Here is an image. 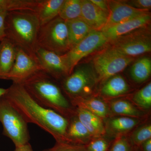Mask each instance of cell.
Masks as SVG:
<instances>
[{"mask_svg": "<svg viewBox=\"0 0 151 151\" xmlns=\"http://www.w3.org/2000/svg\"><path fill=\"white\" fill-rule=\"evenodd\" d=\"M35 55L42 71L54 79L65 78L70 74L64 55H59L38 47Z\"/></svg>", "mask_w": 151, "mask_h": 151, "instance_id": "11", "label": "cell"}, {"mask_svg": "<svg viewBox=\"0 0 151 151\" xmlns=\"http://www.w3.org/2000/svg\"><path fill=\"white\" fill-rule=\"evenodd\" d=\"M37 45L38 47L59 55L67 53L70 47L66 21L58 17L41 26Z\"/></svg>", "mask_w": 151, "mask_h": 151, "instance_id": "4", "label": "cell"}, {"mask_svg": "<svg viewBox=\"0 0 151 151\" xmlns=\"http://www.w3.org/2000/svg\"><path fill=\"white\" fill-rule=\"evenodd\" d=\"M109 108L113 113L123 116L139 119L144 114L142 111L127 100H118L112 101Z\"/></svg>", "mask_w": 151, "mask_h": 151, "instance_id": "24", "label": "cell"}, {"mask_svg": "<svg viewBox=\"0 0 151 151\" xmlns=\"http://www.w3.org/2000/svg\"><path fill=\"white\" fill-rule=\"evenodd\" d=\"M150 139H151V126L150 124L139 127L133 132L131 137L132 143L137 146H140Z\"/></svg>", "mask_w": 151, "mask_h": 151, "instance_id": "28", "label": "cell"}, {"mask_svg": "<svg viewBox=\"0 0 151 151\" xmlns=\"http://www.w3.org/2000/svg\"><path fill=\"white\" fill-rule=\"evenodd\" d=\"M64 1V0H37L35 12L41 26L58 17Z\"/></svg>", "mask_w": 151, "mask_h": 151, "instance_id": "17", "label": "cell"}, {"mask_svg": "<svg viewBox=\"0 0 151 151\" xmlns=\"http://www.w3.org/2000/svg\"><path fill=\"white\" fill-rule=\"evenodd\" d=\"M110 151H131V147L127 138L122 135L116 138Z\"/></svg>", "mask_w": 151, "mask_h": 151, "instance_id": "31", "label": "cell"}, {"mask_svg": "<svg viewBox=\"0 0 151 151\" xmlns=\"http://www.w3.org/2000/svg\"><path fill=\"white\" fill-rule=\"evenodd\" d=\"M127 81L122 76L116 75L105 81L101 89L102 95L108 97H116L123 95L129 90Z\"/></svg>", "mask_w": 151, "mask_h": 151, "instance_id": "22", "label": "cell"}, {"mask_svg": "<svg viewBox=\"0 0 151 151\" xmlns=\"http://www.w3.org/2000/svg\"><path fill=\"white\" fill-rule=\"evenodd\" d=\"M150 21V14L147 12L113 25L102 32L108 39V42H111L136 30L147 26Z\"/></svg>", "mask_w": 151, "mask_h": 151, "instance_id": "12", "label": "cell"}, {"mask_svg": "<svg viewBox=\"0 0 151 151\" xmlns=\"http://www.w3.org/2000/svg\"><path fill=\"white\" fill-rule=\"evenodd\" d=\"M85 147L87 151H108L109 143L103 137L94 138Z\"/></svg>", "mask_w": 151, "mask_h": 151, "instance_id": "30", "label": "cell"}, {"mask_svg": "<svg viewBox=\"0 0 151 151\" xmlns=\"http://www.w3.org/2000/svg\"><path fill=\"white\" fill-rule=\"evenodd\" d=\"M7 89H4V88H0V97L2 96L4 94H5L6 92Z\"/></svg>", "mask_w": 151, "mask_h": 151, "instance_id": "37", "label": "cell"}, {"mask_svg": "<svg viewBox=\"0 0 151 151\" xmlns=\"http://www.w3.org/2000/svg\"><path fill=\"white\" fill-rule=\"evenodd\" d=\"M108 42V39L103 32L93 30L79 43L67 53L63 54L70 74L73 72L76 65L82 58L102 47Z\"/></svg>", "mask_w": 151, "mask_h": 151, "instance_id": "9", "label": "cell"}, {"mask_svg": "<svg viewBox=\"0 0 151 151\" xmlns=\"http://www.w3.org/2000/svg\"><path fill=\"white\" fill-rule=\"evenodd\" d=\"M135 105L143 109H149L151 106V83H148L136 92L133 97Z\"/></svg>", "mask_w": 151, "mask_h": 151, "instance_id": "27", "label": "cell"}, {"mask_svg": "<svg viewBox=\"0 0 151 151\" xmlns=\"http://www.w3.org/2000/svg\"><path fill=\"white\" fill-rule=\"evenodd\" d=\"M139 119L133 117L122 116L108 120L105 130L112 134L118 136L129 132L139 123Z\"/></svg>", "mask_w": 151, "mask_h": 151, "instance_id": "19", "label": "cell"}, {"mask_svg": "<svg viewBox=\"0 0 151 151\" xmlns=\"http://www.w3.org/2000/svg\"><path fill=\"white\" fill-rule=\"evenodd\" d=\"M134 8L149 11L151 7V0H134L125 2Z\"/></svg>", "mask_w": 151, "mask_h": 151, "instance_id": "32", "label": "cell"}, {"mask_svg": "<svg viewBox=\"0 0 151 151\" xmlns=\"http://www.w3.org/2000/svg\"><path fill=\"white\" fill-rule=\"evenodd\" d=\"M40 27L39 20L33 11L9 12L5 21V38L17 48L36 56L37 41Z\"/></svg>", "mask_w": 151, "mask_h": 151, "instance_id": "3", "label": "cell"}, {"mask_svg": "<svg viewBox=\"0 0 151 151\" xmlns=\"http://www.w3.org/2000/svg\"><path fill=\"white\" fill-rule=\"evenodd\" d=\"M97 80L92 70L82 67L64 78L63 88L70 101L76 97H85V95L90 93Z\"/></svg>", "mask_w": 151, "mask_h": 151, "instance_id": "8", "label": "cell"}, {"mask_svg": "<svg viewBox=\"0 0 151 151\" xmlns=\"http://www.w3.org/2000/svg\"><path fill=\"white\" fill-rule=\"evenodd\" d=\"M151 73V60L147 57L138 60L134 63L130 70L132 79L138 83L146 81L150 76Z\"/></svg>", "mask_w": 151, "mask_h": 151, "instance_id": "23", "label": "cell"}, {"mask_svg": "<svg viewBox=\"0 0 151 151\" xmlns=\"http://www.w3.org/2000/svg\"><path fill=\"white\" fill-rule=\"evenodd\" d=\"M112 49L126 56L134 58L151 50L150 34L147 27L141 28L111 42Z\"/></svg>", "mask_w": 151, "mask_h": 151, "instance_id": "7", "label": "cell"}, {"mask_svg": "<svg viewBox=\"0 0 151 151\" xmlns=\"http://www.w3.org/2000/svg\"><path fill=\"white\" fill-rule=\"evenodd\" d=\"M0 122L3 135L12 141L15 147L29 143L28 124L3 96L0 97Z\"/></svg>", "mask_w": 151, "mask_h": 151, "instance_id": "5", "label": "cell"}, {"mask_svg": "<svg viewBox=\"0 0 151 151\" xmlns=\"http://www.w3.org/2000/svg\"><path fill=\"white\" fill-rule=\"evenodd\" d=\"M98 8L109 14V9L108 1L104 0H90Z\"/></svg>", "mask_w": 151, "mask_h": 151, "instance_id": "33", "label": "cell"}, {"mask_svg": "<svg viewBox=\"0 0 151 151\" xmlns=\"http://www.w3.org/2000/svg\"><path fill=\"white\" fill-rule=\"evenodd\" d=\"M66 22L68 29L70 49L93 30L80 18Z\"/></svg>", "mask_w": 151, "mask_h": 151, "instance_id": "21", "label": "cell"}, {"mask_svg": "<svg viewBox=\"0 0 151 151\" xmlns=\"http://www.w3.org/2000/svg\"><path fill=\"white\" fill-rule=\"evenodd\" d=\"M40 71H42V68L36 56H32L17 47L15 60L12 69L1 79L11 80L14 84H22Z\"/></svg>", "mask_w": 151, "mask_h": 151, "instance_id": "10", "label": "cell"}, {"mask_svg": "<svg viewBox=\"0 0 151 151\" xmlns=\"http://www.w3.org/2000/svg\"><path fill=\"white\" fill-rule=\"evenodd\" d=\"M0 43H1V41H0Z\"/></svg>", "mask_w": 151, "mask_h": 151, "instance_id": "38", "label": "cell"}, {"mask_svg": "<svg viewBox=\"0 0 151 151\" xmlns=\"http://www.w3.org/2000/svg\"><path fill=\"white\" fill-rule=\"evenodd\" d=\"M42 151H87L85 146L71 143L56 142L53 147Z\"/></svg>", "mask_w": 151, "mask_h": 151, "instance_id": "29", "label": "cell"}, {"mask_svg": "<svg viewBox=\"0 0 151 151\" xmlns=\"http://www.w3.org/2000/svg\"><path fill=\"white\" fill-rule=\"evenodd\" d=\"M3 96L27 124H35L40 127L50 134L56 142L70 143L67 135L69 120L38 104L22 85L12 83Z\"/></svg>", "mask_w": 151, "mask_h": 151, "instance_id": "1", "label": "cell"}, {"mask_svg": "<svg viewBox=\"0 0 151 151\" xmlns=\"http://www.w3.org/2000/svg\"><path fill=\"white\" fill-rule=\"evenodd\" d=\"M81 8V0H64L58 17L65 21L79 18Z\"/></svg>", "mask_w": 151, "mask_h": 151, "instance_id": "26", "label": "cell"}, {"mask_svg": "<svg viewBox=\"0 0 151 151\" xmlns=\"http://www.w3.org/2000/svg\"><path fill=\"white\" fill-rule=\"evenodd\" d=\"M75 108H83L94 113L102 119L110 114V108L105 101L96 97H78L70 101Z\"/></svg>", "mask_w": 151, "mask_h": 151, "instance_id": "16", "label": "cell"}, {"mask_svg": "<svg viewBox=\"0 0 151 151\" xmlns=\"http://www.w3.org/2000/svg\"><path fill=\"white\" fill-rule=\"evenodd\" d=\"M143 151H151V139H149L141 145Z\"/></svg>", "mask_w": 151, "mask_h": 151, "instance_id": "36", "label": "cell"}, {"mask_svg": "<svg viewBox=\"0 0 151 151\" xmlns=\"http://www.w3.org/2000/svg\"><path fill=\"white\" fill-rule=\"evenodd\" d=\"M75 115L89 131L93 139L102 137L106 133L103 119L90 111L75 108Z\"/></svg>", "mask_w": 151, "mask_h": 151, "instance_id": "15", "label": "cell"}, {"mask_svg": "<svg viewBox=\"0 0 151 151\" xmlns=\"http://www.w3.org/2000/svg\"><path fill=\"white\" fill-rule=\"evenodd\" d=\"M14 151H33L30 144L29 143L26 144L24 145L15 147Z\"/></svg>", "mask_w": 151, "mask_h": 151, "instance_id": "35", "label": "cell"}, {"mask_svg": "<svg viewBox=\"0 0 151 151\" xmlns=\"http://www.w3.org/2000/svg\"><path fill=\"white\" fill-rule=\"evenodd\" d=\"M67 135L69 143L75 145L85 146L93 139L89 131L76 116L69 120Z\"/></svg>", "mask_w": 151, "mask_h": 151, "instance_id": "18", "label": "cell"}, {"mask_svg": "<svg viewBox=\"0 0 151 151\" xmlns=\"http://www.w3.org/2000/svg\"><path fill=\"white\" fill-rule=\"evenodd\" d=\"M108 15L94 5L90 0H81L80 18L92 29L102 31L108 21Z\"/></svg>", "mask_w": 151, "mask_h": 151, "instance_id": "14", "label": "cell"}, {"mask_svg": "<svg viewBox=\"0 0 151 151\" xmlns=\"http://www.w3.org/2000/svg\"><path fill=\"white\" fill-rule=\"evenodd\" d=\"M108 2L109 9L108 21L102 31L113 25L149 12L134 8L124 1H108Z\"/></svg>", "mask_w": 151, "mask_h": 151, "instance_id": "13", "label": "cell"}, {"mask_svg": "<svg viewBox=\"0 0 151 151\" xmlns=\"http://www.w3.org/2000/svg\"><path fill=\"white\" fill-rule=\"evenodd\" d=\"M134 60L109 47L97 54L93 59L97 80L105 82L124 70Z\"/></svg>", "mask_w": 151, "mask_h": 151, "instance_id": "6", "label": "cell"}, {"mask_svg": "<svg viewBox=\"0 0 151 151\" xmlns=\"http://www.w3.org/2000/svg\"><path fill=\"white\" fill-rule=\"evenodd\" d=\"M37 0H0V11L29 10L35 12Z\"/></svg>", "mask_w": 151, "mask_h": 151, "instance_id": "25", "label": "cell"}, {"mask_svg": "<svg viewBox=\"0 0 151 151\" xmlns=\"http://www.w3.org/2000/svg\"><path fill=\"white\" fill-rule=\"evenodd\" d=\"M7 13L6 12H0V41L5 38V21Z\"/></svg>", "mask_w": 151, "mask_h": 151, "instance_id": "34", "label": "cell"}, {"mask_svg": "<svg viewBox=\"0 0 151 151\" xmlns=\"http://www.w3.org/2000/svg\"><path fill=\"white\" fill-rule=\"evenodd\" d=\"M17 47L6 38L0 43V79L10 71L16 56Z\"/></svg>", "mask_w": 151, "mask_h": 151, "instance_id": "20", "label": "cell"}, {"mask_svg": "<svg viewBox=\"0 0 151 151\" xmlns=\"http://www.w3.org/2000/svg\"><path fill=\"white\" fill-rule=\"evenodd\" d=\"M54 79L45 72L40 71L21 84L38 104L55 111L69 120L76 116V108Z\"/></svg>", "mask_w": 151, "mask_h": 151, "instance_id": "2", "label": "cell"}]
</instances>
